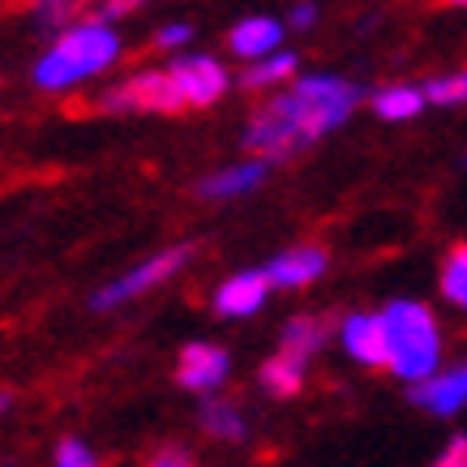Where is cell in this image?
Returning <instances> with one entry per match:
<instances>
[{"label":"cell","mask_w":467,"mask_h":467,"mask_svg":"<svg viewBox=\"0 0 467 467\" xmlns=\"http://www.w3.org/2000/svg\"><path fill=\"white\" fill-rule=\"evenodd\" d=\"M305 368L309 365H300V360H292V356H270L266 365H262V386H266L270 395H279V399H292V395H300L305 390Z\"/></svg>","instance_id":"17"},{"label":"cell","mask_w":467,"mask_h":467,"mask_svg":"<svg viewBox=\"0 0 467 467\" xmlns=\"http://www.w3.org/2000/svg\"><path fill=\"white\" fill-rule=\"evenodd\" d=\"M116 60H120V39H116L112 26H103L95 17L69 22L57 35V43L35 60V86L60 95V90H73V86L108 73Z\"/></svg>","instance_id":"2"},{"label":"cell","mask_w":467,"mask_h":467,"mask_svg":"<svg viewBox=\"0 0 467 467\" xmlns=\"http://www.w3.org/2000/svg\"><path fill=\"white\" fill-rule=\"evenodd\" d=\"M189 257H193V244H171L163 254H150L146 262H138V266L129 270V275H120V279H112L108 287H99L90 305H95V309H116V305H129V300L146 296L150 287L168 284L176 270L189 266Z\"/></svg>","instance_id":"4"},{"label":"cell","mask_w":467,"mask_h":467,"mask_svg":"<svg viewBox=\"0 0 467 467\" xmlns=\"http://www.w3.org/2000/svg\"><path fill=\"white\" fill-rule=\"evenodd\" d=\"M326 266H330V257H326L322 244H296V249H284L262 275L275 292V287H309L313 279L326 275Z\"/></svg>","instance_id":"8"},{"label":"cell","mask_w":467,"mask_h":467,"mask_svg":"<svg viewBox=\"0 0 467 467\" xmlns=\"http://www.w3.org/2000/svg\"><path fill=\"white\" fill-rule=\"evenodd\" d=\"M433 467H467V438L463 433H454V438L441 446V454H438V463Z\"/></svg>","instance_id":"23"},{"label":"cell","mask_w":467,"mask_h":467,"mask_svg":"<svg viewBox=\"0 0 467 467\" xmlns=\"http://www.w3.org/2000/svg\"><path fill=\"white\" fill-rule=\"evenodd\" d=\"M420 108H425V95H420V86H408V82L382 86L373 95V112L382 120H411V116H420Z\"/></svg>","instance_id":"16"},{"label":"cell","mask_w":467,"mask_h":467,"mask_svg":"<svg viewBox=\"0 0 467 467\" xmlns=\"http://www.w3.org/2000/svg\"><path fill=\"white\" fill-rule=\"evenodd\" d=\"M150 467H198V463H193V454L184 446H163V451H155Z\"/></svg>","instance_id":"24"},{"label":"cell","mask_w":467,"mask_h":467,"mask_svg":"<svg viewBox=\"0 0 467 467\" xmlns=\"http://www.w3.org/2000/svg\"><path fill=\"white\" fill-rule=\"evenodd\" d=\"M326 343V322H317V317H309V313H300V317H292V322L284 326V348L279 352L292 356V360H300V365H309V356L317 352Z\"/></svg>","instance_id":"15"},{"label":"cell","mask_w":467,"mask_h":467,"mask_svg":"<svg viewBox=\"0 0 467 467\" xmlns=\"http://www.w3.org/2000/svg\"><path fill=\"white\" fill-rule=\"evenodd\" d=\"M356 99H360V90L352 82L335 78V73L296 78L254 112L249 129H244V146L257 150L262 163L296 155L317 138H326L330 129H339L352 116Z\"/></svg>","instance_id":"1"},{"label":"cell","mask_w":467,"mask_h":467,"mask_svg":"<svg viewBox=\"0 0 467 467\" xmlns=\"http://www.w3.org/2000/svg\"><path fill=\"white\" fill-rule=\"evenodd\" d=\"M279 43H284V26H279L275 17H262V14L236 22L232 35H227V47H232L241 60H249V65H254V60L275 57V52H279Z\"/></svg>","instance_id":"13"},{"label":"cell","mask_w":467,"mask_h":467,"mask_svg":"<svg viewBox=\"0 0 467 467\" xmlns=\"http://www.w3.org/2000/svg\"><path fill=\"white\" fill-rule=\"evenodd\" d=\"M266 171H270V163H262V159H244V163H232V168L211 171V176L198 184V193H202L206 202L244 198V193H254L257 184L266 181Z\"/></svg>","instance_id":"12"},{"label":"cell","mask_w":467,"mask_h":467,"mask_svg":"<svg viewBox=\"0 0 467 467\" xmlns=\"http://www.w3.org/2000/svg\"><path fill=\"white\" fill-rule=\"evenodd\" d=\"M103 112H181V99L171 90L168 69H142L120 86L103 90Z\"/></svg>","instance_id":"5"},{"label":"cell","mask_w":467,"mask_h":467,"mask_svg":"<svg viewBox=\"0 0 467 467\" xmlns=\"http://www.w3.org/2000/svg\"><path fill=\"white\" fill-rule=\"evenodd\" d=\"M198 420H202V429H206L211 438H219V441H244V411L236 408L232 399L211 395L206 403H202Z\"/></svg>","instance_id":"14"},{"label":"cell","mask_w":467,"mask_h":467,"mask_svg":"<svg viewBox=\"0 0 467 467\" xmlns=\"http://www.w3.org/2000/svg\"><path fill=\"white\" fill-rule=\"evenodd\" d=\"M429 103H438V108H454V103L467 99V73H441V78H433V82H425V90H420Z\"/></svg>","instance_id":"20"},{"label":"cell","mask_w":467,"mask_h":467,"mask_svg":"<svg viewBox=\"0 0 467 467\" xmlns=\"http://www.w3.org/2000/svg\"><path fill=\"white\" fill-rule=\"evenodd\" d=\"M168 78H171V90H176L181 108H211V103H219V95L227 90L223 60L202 57V52L176 57L168 65Z\"/></svg>","instance_id":"6"},{"label":"cell","mask_w":467,"mask_h":467,"mask_svg":"<svg viewBox=\"0 0 467 467\" xmlns=\"http://www.w3.org/2000/svg\"><path fill=\"white\" fill-rule=\"evenodd\" d=\"M52 459H57V467H103L99 451H95L90 441H82V438H60Z\"/></svg>","instance_id":"21"},{"label":"cell","mask_w":467,"mask_h":467,"mask_svg":"<svg viewBox=\"0 0 467 467\" xmlns=\"http://www.w3.org/2000/svg\"><path fill=\"white\" fill-rule=\"evenodd\" d=\"M270 300V284L262 270H241V275H232L219 284L214 292V313H223V317H254L262 305Z\"/></svg>","instance_id":"11"},{"label":"cell","mask_w":467,"mask_h":467,"mask_svg":"<svg viewBox=\"0 0 467 467\" xmlns=\"http://www.w3.org/2000/svg\"><path fill=\"white\" fill-rule=\"evenodd\" d=\"M9 408H14V395H9V390H0V416H5Z\"/></svg>","instance_id":"26"},{"label":"cell","mask_w":467,"mask_h":467,"mask_svg":"<svg viewBox=\"0 0 467 467\" xmlns=\"http://www.w3.org/2000/svg\"><path fill=\"white\" fill-rule=\"evenodd\" d=\"M227 373H232V356L214 343H189L176 360V382L193 395H214L227 382Z\"/></svg>","instance_id":"7"},{"label":"cell","mask_w":467,"mask_h":467,"mask_svg":"<svg viewBox=\"0 0 467 467\" xmlns=\"http://www.w3.org/2000/svg\"><path fill=\"white\" fill-rule=\"evenodd\" d=\"M193 39V26L189 22H168V26L155 30V47H184Z\"/></svg>","instance_id":"22"},{"label":"cell","mask_w":467,"mask_h":467,"mask_svg":"<svg viewBox=\"0 0 467 467\" xmlns=\"http://www.w3.org/2000/svg\"><path fill=\"white\" fill-rule=\"evenodd\" d=\"M343 352L365 368H386V330L378 313H348L343 317Z\"/></svg>","instance_id":"9"},{"label":"cell","mask_w":467,"mask_h":467,"mask_svg":"<svg viewBox=\"0 0 467 467\" xmlns=\"http://www.w3.org/2000/svg\"><path fill=\"white\" fill-rule=\"evenodd\" d=\"M378 317L386 330V368L411 386L433 378L446 356V335L433 309L420 300H390Z\"/></svg>","instance_id":"3"},{"label":"cell","mask_w":467,"mask_h":467,"mask_svg":"<svg viewBox=\"0 0 467 467\" xmlns=\"http://www.w3.org/2000/svg\"><path fill=\"white\" fill-rule=\"evenodd\" d=\"M411 403L433 416H459V408L467 403V368H438L433 378L411 386Z\"/></svg>","instance_id":"10"},{"label":"cell","mask_w":467,"mask_h":467,"mask_svg":"<svg viewBox=\"0 0 467 467\" xmlns=\"http://www.w3.org/2000/svg\"><path fill=\"white\" fill-rule=\"evenodd\" d=\"M441 296H446V305H454V309L467 305V249L463 244H454L451 254H446V266H441Z\"/></svg>","instance_id":"19"},{"label":"cell","mask_w":467,"mask_h":467,"mask_svg":"<svg viewBox=\"0 0 467 467\" xmlns=\"http://www.w3.org/2000/svg\"><path fill=\"white\" fill-rule=\"evenodd\" d=\"M296 69H300V60L292 57V52H275V57L254 60V65L244 69V86H249V90H270V86L292 82Z\"/></svg>","instance_id":"18"},{"label":"cell","mask_w":467,"mask_h":467,"mask_svg":"<svg viewBox=\"0 0 467 467\" xmlns=\"http://www.w3.org/2000/svg\"><path fill=\"white\" fill-rule=\"evenodd\" d=\"M287 22H292V26H296V30H309L313 22H317V9H313V5H296Z\"/></svg>","instance_id":"25"}]
</instances>
